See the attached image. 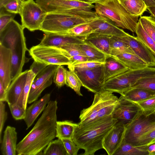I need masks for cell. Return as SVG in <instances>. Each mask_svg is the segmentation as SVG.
Here are the masks:
<instances>
[{"instance_id":"1","label":"cell","mask_w":155,"mask_h":155,"mask_svg":"<svg viewBox=\"0 0 155 155\" xmlns=\"http://www.w3.org/2000/svg\"><path fill=\"white\" fill-rule=\"evenodd\" d=\"M57 104L56 100L48 102L34 127L17 144L18 155L42 154V151L56 137Z\"/></svg>"},{"instance_id":"2","label":"cell","mask_w":155,"mask_h":155,"mask_svg":"<svg viewBox=\"0 0 155 155\" xmlns=\"http://www.w3.org/2000/svg\"><path fill=\"white\" fill-rule=\"evenodd\" d=\"M117 122L111 115L84 125L78 124L72 140L80 149L84 150V155H94L103 148L106 135Z\"/></svg>"},{"instance_id":"3","label":"cell","mask_w":155,"mask_h":155,"mask_svg":"<svg viewBox=\"0 0 155 155\" xmlns=\"http://www.w3.org/2000/svg\"><path fill=\"white\" fill-rule=\"evenodd\" d=\"M24 28L13 20L0 31V44L9 49L12 55V81L22 72L27 50Z\"/></svg>"},{"instance_id":"4","label":"cell","mask_w":155,"mask_h":155,"mask_svg":"<svg viewBox=\"0 0 155 155\" xmlns=\"http://www.w3.org/2000/svg\"><path fill=\"white\" fill-rule=\"evenodd\" d=\"M94 3L95 12L98 17L111 21L119 28L135 32L138 16L131 15L118 0H101Z\"/></svg>"},{"instance_id":"5","label":"cell","mask_w":155,"mask_h":155,"mask_svg":"<svg viewBox=\"0 0 155 155\" xmlns=\"http://www.w3.org/2000/svg\"><path fill=\"white\" fill-rule=\"evenodd\" d=\"M113 93L103 88L95 93L92 104L81 111L78 124H85L111 115L118 99Z\"/></svg>"},{"instance_id":"6","label":"cell","mask_w":155,"mask_h":155,"mask_svg":"<svg viewBox=\"0 0 155 155\" xmlns=\"http://www.w3.org/2000/svg\"><path fill=\"white\" fill-rule=\"evenodd\" d=\"M92 13H48L40 30L45 33L63 34L78 25L88 23L97 18Z\"/></svg>"},{"instance_id":"7","label":"cell","mask_w":155,"mask_h":155,"mask_svg":"<svg viewBox=\"0 0 155 155\" xmlns=\"http://www.w3.org/2000/svg\"><path fill=\"white\" fill-rule=\"evenodd\" d=\"M155 128V111L148 114L141 110L126 127L124 140L133 145L141 136Z\"/></svg>"},{"instance_id":"8","label":"cell","mask_w":155,"mask_h":155,"mask_svg":"<svg viewBox=\"0 0 155 155\" xmlns=\"http://www.w3.org/2000/svg\"><path fill=\"white\" fill-rule=\"evenodd\" d=\"M21 25L31 31L40 30L47 14L33 0L23 1L19 14Z\"/></svg>"},{"instance_id":"9","label":"cell","mask_w":155,"mask_h":155,"mask_svg":"<svg viewBox=\"0 0 155 155\" xmlns=\"http://www.w3.org/2000/svg\"><path fill=\"white\" fill-rule=\"evenodd\" d=\"M29 53L34 61L48 65H68L69 64V58L58 48L39 44L31 47Z\"/></svg>"},{"instance_id":"10","label":"cell","mask_w":155,"mask_h":155,"mask_svg":"<svg viewBox=\"0 0 155 155\" xmlns=\"http://www.w3.org/2000/svg\"><path fill=\"white\" fill-rule=\"evenodd\" d=\"M73 68L82 86L88 90L95 93L103 89L106 81L103 64L87 70H79Z\"/></svg>"},{"instance_id":"11","label":"cell","mask_w":155,"mask_h":155,"mask_svg":"<svg viewBox=\"0 0 155 155\" xmlns=\"http://www.w3.org/2000/svg\"><path fill=\"white\" fill-rule=\"evenodd\" d=\"M57 66L48 65L35 77L28 94V104H31L37 100L42 92L51 85Z\"/></svg>"},{"instance_id":"12","label":"cell","mask_w":155,"mask_h":155,"mask_svg":"<svg viewBox=\"0 0 155 155\" xmlns=\"http://www.w3.org/2000/svg\"><path fill=\"white\" fill-rule=\"evenodd\" d=\"M120 95L111 116L113 118L117 120V123L126 127L133 121L141 109L136 103Z\"/></svg>"},{"instance_id":"13","label":"cell","mask_w":155,"mask_h":155,"mask_svg":"<svg viewBox=\"0 0 155 155\" xmlns=\"http://www.w3.org/2000/svg\"><path fill=\"white\" fill-rule=\"evenodd\" d=\"M47 13L72 9H91L94 5L91 2L69 0H36Z\"/></svg>"},{"instance_id":"14","label":"cell","mask_w":155,"mask_h":155,"mask_svg":"<svg viewBox=\"0 0 155 155\" xmlns=\"http://www.w3.org/2000/svg\"><path fill=\"white\" fill-rule=\"evenodd\" d=\"M119 37L127 44L134 54L145 62L148 66L155 67V55L137 36L128 34Z\"/></svg>"},{"instance_id":"15","label":"cell","mask_w":155,"mask_h":155,"mask_svg":"<svg viewBox=\"0 0 155 155\" xmlns=\"http://www.w3.org/2000/svg\"><path fill=\"white\" fill-rule=\"evenodd\" d=\"M126 127L116 122L104 137L103 148L109 155H113L121 145L124 138Z\"/></svg>"},{"instance_id":"16","label":"cell","mask_w":155,"mask_h":155,"mask_svg":"<svg viewBox=\"0 0 155 155\" xmlns=\"http://www.w3.org/2000/svg\"><path fill=\"white\" fill-rule=\"evenodd\" d=\"M88 23L91 27L93 33L110 36H122L128 34L112 21L99 17Z\"/></svg>"},{"instance_id":"17","label":"cell","mask_w":155,"mask_h":155,"mask_svg":"<svg viewBox=\"0 0 155 155\" xmlns=\"http://www.w3.org/2000/svg\"><path fill=\"white\" fill-rule=\"evenodd\" d=\"M12 73L11 51L0 44V81L6 91L12 81Z\"/></svg>"},{"instance_id":"18","label":"cell","mask_w":155,"mask_h":155,"mask_svg":"<svg viewBox=\"0 0 155 155\" xmlns=\"http://www.w3.org/2000/svg\"><path fill=\"white\" fill-rule=\"evenodd\" d=\"M28 70L22 72L11 82L6 93L8 104H18L26 83Z\"/></svg>"},{"instance_id":"19","label":"cell","mask_w":155,"mask_h":155,"mask_svg":"<svg viewBox=\"0 0 155 155\" xmlns=\"http://www.w3.org/2000/svg\"><path fill=\"white\" fill-rule=\"evenodd\" d=\"M85 43L83 38L74 37L60 34L47 33H45L39 44L59 48L68 44H82Z\"/></svg>"},{"instance_id":"20","label":"cell","mask_w":155,"mask_h":155,"mask_svg":"<svg viewBox=\"0 0 155 155\" xmlns=\"http://www.w3.org/2000/svg\"><path fill=\"white\" fill-rule=\"evenodd\" d=\"M51 95L45 94L42 97L36 100L26 109V115L24 119L28 129L33 124L39 115L45 109L48 103L50 101Z\"/></svg>"},{"instance_id":"21","label":"cell","mask_w":155,"mask_h":155,"mask_svg":"<svg viewBox=\"0 0 155 155\" xmlns=\"http://www.w3.org/2000/svg\"><path fill=\"white\" fill-rule=\"evenodd\" d=\"M17 133L15 127L7 126L4 132L1 143V150L3 155L16 154Z\"/></svg>"},{"instance_id":"22","label":"cell","mask_w":155,"mask_h":155,"mask_svg":"<svg viewBox=\"0 0 155 155\" xmlns=\"http://www.w3.org/2000/svg\"><path fill=\"white\" fill-rule=\"evenodd\" d=\"M110 36L93 33L83 38L84 41L104 53L110 55Z\"/></svg>"},{"instance_id":"23","label":"cell","mask_w":155,"mask_h":155,"mask_svg":"<svg viewBox=\"0 0 155 155\" xmlns=\"http://www.w3.org/2000/svg\"><path fill=\"white\" fill-rule=\"evenodd\" d=\"M103 67L106 81L129 70L118 60L110 55L106 56Z\"/></svg>"},{"instance_id":"24","label":"cell","mask_w":155,"mask_h":155,"mask_svg":"<svg viewBox=\"0 0 155 155\" xmlns=\"http://www.w3.org/2000/svg\"><path fill=\"white\" fill-rule=\"evenodd\" d=\"M112 57L127 66L129 69H137L149 67L145 62L133 54L124 53Z\"/></svg>"},{"instance_id":"25","label":"cell","mask_w":155,"mask_h":155,"mask_svg":"<svg viewBox=\"0 0 155 155\" xmlns=\"http://www.w3.org/2000/svg\"><path fill=\"white\" fill-rule=\"evenodd\" d=\"M78 124L68 120L57 121L56 137L61 139H72Z\"/></svg>"},{"instance_id":"26","label":"cell","mask_w":155,"mask_h":155,"mask_svg":"<svg viewBox=\"0 0 155 155\" xmlns=\"http://www.w3.org/2000/svg\"><path fill=\"white\" fill-rule=\"evenodd\" d=\"M120 95L126 99L137 103L155 96V92L135 88H130Z\"/></svg>"},{"instance_id":"27","label":"cell","mask_w":155,"mask_h":155,"mask_svg":"<svg viewBox=\"0 0 155 155\" xmlns=\"http://www.w3.org/2000/svg\"><path fill=\"white\" fill-rule=\"evenodd\" d=\"M114 155H149L147 145L136 146L126 142L124 139Z\"/></svg>"},{"instance_id":"28","label":"cell","mask_w":155,"mask_h":155,"mask_svg":"<svg viewBox=\"0 0 155 155\" xmlns=\"http://www.w3.org/2000/svg\"><path fill=\"white\" fill-rule=\"evenodd\" d=\"M121 4L131 15H141L146 10L147 7L142 0H118Z\"/></svg>"},{"instance_id":"29","label":"cell","mask_w":155,"mask_h":155,"mask_svg":"<svg viewBox=\"0 0 155 155\" xmlns=\"http://www.w3.org/2000/svg\"><path fill=\"white\" fill-rule=\"evenodd\" d=\"M110 56H114L124 53L134 54L127 44L121 40L119 36H110Z\"/></svg>"},{"instance_id":"30","label":"cell","mask_w":155,"mask_h":155,"mask_svg":"<svg viewBox=\"0 0 155 155\" xmlns=\"http://www.w3.org/2000/svg\"><path fill=\"white\" fill-rule=\"evenodd\" d=\"M81 46L88 61L104 63L107 56L104 53L85 43L81 44Z\"/></svg>"},{"instance_id":"31","label":"cell","mask_w":155,"mask_h":155,"mask_svg":"<svg viewBox=\"0 0 155 155\" xmlns=\"http://www.w3.org/2000/svg\"><path fill=\"white\" fill-rule=\"evenodd\" d=\"M44 155H68L61 139L51 141L43 150Z\"/></svg>"},{"instance_id":"32","label":"cell","mask_w":155,"mask_h":155,"mask_svg":"<svg viewBox=\"0 0 155 155\" xmlns=\"http://www.w3.org/2000/svg\"><path fill=\"white\" fill-rule=\"evenodd\" d=\"M93 33L91 27L87 23L76 25L68 29L62 34L82 38L87 36Z\"/></svg>"},{"instance_id":"33","label":"cell","mask_w":155,"mask_h":155,"mask_svg":"<svg viewBox=\"0 0 155 155\" xmlns=\"http://www.w3.org/2000/svg\"><path fill=\"white\" fill-rule=\"evenodd\" d=\"M69 70H66V85L70 87L79 96H83L81 91L82 86L81 81L71 67H68Z\"/></svg>"},{"instance_id":"34","label":"cell","mask_w":155,"mask_h":155,"mask_svg":"<svg viewBox=\"0 0 155 155\" xmlns=\"http://www.w3.org/2000/svg\"><path fill=\"white\" fill-rule=\"evenodd\" d=\"M135 32L137 37L155 55V42L147 33L138 21Z\"/></svg>"},{"instance_id":"35","label":"cell","mask_w":155,"mask_h":155,"mask_svg":"<svg viewBox=\"0 0 155 155\" xmlns=\"http://www.w3.org/2000/svg\"><path fill=\"white\" fill-rule=\"evenodd\" d=\"M36 76V75L30 69L28 70L26 83L21 97L17 104L25 109H27L28 98L31 85Z\"/></svg>"},{"instance_id":"36","label":"cell","mask_w":155,"mask_h":155,"mask_svg":"<svg viewBox=\"0 0 155 155\" xmlns=\"http://www.w3.org/2000/svg\"><path fill=\"white\" fill-rule=\"evenodd\" d=\"M135 88L143 89L155 92V74L139 79L130 89Z\"/></svg>"},{"instance_id":"37","label":"cell","mask_w":155,"mask_h":155,"mask_svg":"<svg viewBox=\"0 0 155 155\" xmlns=\"http://www.w3.org/2000/svg\"><path fill=\"white\" fill-rule=\"evenodd\" d=\"M139 20L144 29L155 42V18L150 15L141 16Z\"/></svg>"},{"instance_id":"38","label":"cell","mask_w":155,"mask_h":155,"mask_svg":"<svg viewBox=\"0 0 155 155\" xmlns=\"http://www.w3.org/2000/svg\"><path fill=\"white\" fill-rule=\"evenodd\" d=\"M81 45L70 44L62 46L58 48H60L63 54L69 59L77 55L85 56L81 49Z\"/></svg>"},{"instance_id":"39","label":"cell","mask_w":155,"mask_h":155,"mask_svg":"<svg viewBox=\"0 0 155 155\" xmlns=\"http://www.w3.org/2000/svg\"><path fill=\"white\" fill-rule=\"evenodd\" d=\"M66 70L62 65H57L54 73L53 81L58 87L60 88L66 84Z\"/></svg>"},{"instance_id":"40","label":"cell","mask_w":155,"mask_h":155,"mask_svg":"<svg viewBox=\"0 0 155 155\" xmlns=\"http://www.w3.org/2000/svg\"><path fill=\"white\" fill-rule=\"evenodd\" d=\"M136 103L146 114L155 111V96Z\"/></svg>"},{"instance_id":"41","label":"cell","mask_w":155,"mask_h":155,"mask_svg":"<svg viewBox=\"0 0 155 155\" xmlns=\"http://www.w3.org/2000/svg\"><path fill=\"white\" fill-rule=\"evenodd\" d=\"M23 1L22 0H9L3 8L10 13L19 14Z\"/></svg>"},{"instance_id":"42","label":"cell","mask_w":155,"mask_h":155,"mask_svg":"<svg viewBox=\"0 0 155 155\" xmlns=\"http://www.w3.org/2000/svg\"><path fill=\"white\" fill-rule=\"evenodd\" d=\"M12 115L16 120L24 119L26 115V110L17 104H8Z\"/></svg>"},{"instance_id":"43","label":"cell","mask_w":155,"mask_h":155,"mask_svg":"<svg viewBox=\"0 0 155 155\" xmlns=\"http://www.w3.org/2000/svg\"><path fill=\"white\" fill-rule=\"evenodd\" d=\"M155 141V128L140 137L134 146H145Z\"/></svg>"},{"instance_id":"44","label":"cell","mask_w":155,"mask_h":155,"mask_svg":"<svg viewBox=\"0 0 155 155\" xmlns=\"http://www.w3.org/2000/svg\"><path fill=\"white\" fill-rule=\"evenodd\" d=\"M68 155H76L80 149L72 139H62Z\"/></svg>"},{"instance_id":"45","label":"cell","mask_w":155,"mask_h":155,"mask_svg":"<svg viewBox=\"0 0 155 155\" xmlns=\"http://www.w3.org/2000/svg\"><path fill=\"white\" fill-rule=\"evenodd\" d=\"M104 63L100 62L87 61L76 64L71 66L74 68L79 70H87L95 68L100 66Z\"/></svg>"},{"instance_id":"46","label":"cell","mask_w":155,"mask_h":155,"mask_svg":"<svg viewBox=\"0 0 155 155\" xmlns=\"http://www.w3.org/2000/svg\"><path fill=\"white\" fill-rule=\"evenodd\" d=\"M15 14L4 12L1 9L0 13V31H2L11 21L14 20Z\"/></svg>"},{"instance_id":"47","label":"cell","mask_w":155,"mask_h":155,"mask_svg":"<svg viewBox=\"0 0 155 155\" xmlns=\"http://www.w3.org/2000/svg\"><path fill=\"white\" fill-rule=\"evenodd\" d=\"M7 113L5 111V104L0 101V143L2 141V134L5 122L7 118Z\"/></svg>"},{"instance_id":"48","label":"cell","mask_w":155,"mask_h":155,"mask_svg":"<svg viewBox=\"0 0 155 155\" xmlns=\"http://www.w3.org/2000/svg\"><path fill=\"white\" fill-rule=\"evenodd\" d=\"M47 65L34 61L30 67V70L36 76L47 66Z\"/></svg>"},{"instance_id":"49","label":"cell","mask_w":155,"mask_h":155,"mask_svg":"<svg viewBox=\"0 0 155 155\" xmlns=\"http://www.w3.org/2000/svg\"><path fill=\"white\" fill-rule=\"evenodd\" d=\"M69 64L68 65L71 66L76 64L88 61L87 57L84 55H78L74 56L69 59Z\"/></svg>"},{"instance_id":"50","label":"cell","mask_w":155,"mask_h":155,"mask_svg":"<svg viewBox=\"0 0 155 155\" xmlns=\"http://www.w3.org/2000/svg\"><path fill=\"white\" fill-rule=\"evenodd\" d=\"M6 91L5 89L2 82L0 81V101H6Z\"/></svg>"},{"instance_id":"51","label":"cell","mask_w":155,"mask_h":155,"mask_svg":"<svg viewBox=\"0 0 155 155\" xmlns=\"http://www.w3.org/2000/svg\"><path fill=\"white\" fill-rule=\"evenodd\" d=\"M147 145L149 155H155V141Z\"/></svg>"},{"instance_id":"52","label":"cell","mask_w":155,"mask_h":155,"mask_svg":"<svg viewBox=\"0 0 155 155\" xmlns=\"http://www.w3.org/2000/svg\"><path fill=\"white\" fill-rule=\"evenodd\" d=\"M147 7L155 6V0H142Z\"/></svg>"},{"instance_id":"53","label":"cell","mask_w":155,"mask_h":155,"mask_svg":"<svg viewBox=\"0 0 155 155\" xmlns=\"http://www.w3.org/2000/svg\"><path fill=\"white\" fill-rule=\"evenodd\" d=\"M147 9L154 18H155V6L147 7Z\"/></svg>"},{"instance_id":"54","label":"cell","mask_w":155,"mask_h":155,"mask_svg":"<svg viewBox=\"0 0 155 155\" xmlns=\"http://www.w3.org/2000/svg\"><path fill=\"white\" fill-rule=\"evenodd\" d=\"M9 0H0V8H3L5 5Z\"/></svg>"},{"instance_id":"55","label":"cell","mask_w":155,"mask_h":155,"mask_svg":"<svg viewBox=\"0 0 155 155\" xmlns=\"http://www.w3.org/2000/svg\"><path fill=\"white\" fill-rule=\"evenodd\" d=\"M86 2H91L92 3H94L95 2L101 0H85Z\"/></svg>"},{"instance_id":"56","label":"cell","mask_w":155,"mask_h":155,"mask_svg":"<svg viewBox=\"0 0 155 155\" xmlns=\"http://www.w3.org/2000/svg\"><path fill=\"white\" fill-rule=\"evenodd\" d=\"M74 0V1H82V2H85V0Z\"/></svg>"},{"instance_id":"57","label":"cell","mask_w":155,"mask_h":155,"mask_svg":"<svg viewBox=\"0 0 155 155\" xmlns=\"http://www.w3.org/2000/svg\"><path fill=\"white\" fill-rule=\"evenodd\" d=\"M23 0V1H25V0Z\"/></svg>"}]
</instances>
